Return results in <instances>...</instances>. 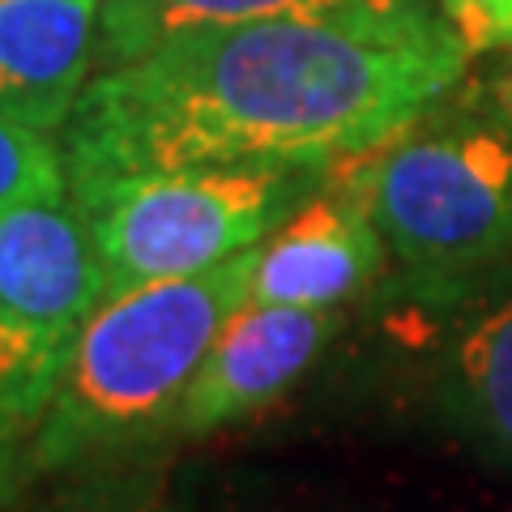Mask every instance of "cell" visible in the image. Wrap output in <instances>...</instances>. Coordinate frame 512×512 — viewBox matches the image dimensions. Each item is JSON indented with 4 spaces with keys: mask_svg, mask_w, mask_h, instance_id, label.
<instances>
[{
    "mask_svg": "<svg viewBox=\"0 0 512 512\" xmlns=\"http://www.w3.org/2000/svg\"><path fill=\"white\" fill-rule=\"evenodd\" d=\"M333 167H175L69 192L82 210L107 295L205 274L278 231Z\"/></svg>",
    "mask_w": 512,
    "mask_h": 512,
    "instance_id": "cell-4",
    "label": "cell"
},
{
    "mask_svg": "<svg viewBox=\"0 0 512 512\" xmlns=\"http://www.w3.org/2000/svg\"><path fill=\"white\" fill-rule=\"evenodd\" d=\"M103 295V265L73 197L0 218V410L13 423L35 431Z\"/></svg>",
    "mask_w": 512,
    "mask_h": 512,
    "instance_id": "cell-5",
    "label": "cell"
},
{
    "mask_svg": "<svg viewBox=\"0 0 512 512\" xmlns=\"http://www.w3.org/2000/svg\"><path fill=\"white\" fill-rule=\"evenodd\" d=\"M244 22H333L402 39L457 35L436 0H120L103 9L99 69L124 64L188 30Z\"/></svg>",
    "mask_w": 512,
    "mask_h": 512,
    "instance_id": "cell-9",
    "label": "cell"
},
{
    "mask_svg": "<svg viewBox=\"0 0 512 512\" xmlns=\"http://www.w3.org/2000/svg\"><path fill=\"white\" fill-rule=\"evenodd\" d=\"M30 478H35V470H30V431L0 410V508L18 504Z\"/></svg>",
    "mask_w": 512,
    "mask_h": 512,
    "instance_id": "cell-14",
    "label": "cell"
},
{
    "mask_svg": "<svg viewBox=\"0 0 512 512\" xmlns=\"http://www.w3.org/2000/svg\"><path fill=\"white\" fill-rule=\"evenodd\" d=\"M338 308L244 299L205 355L175 414V436H214L278 402L338 333Z\"/></svg>",
    "mask_w": 512,
    "mask_h": 512,
    "instance_id": "cell-6",
    "label": "cell"
},
{
    "mask_svg": "<svg viewBox=\"0 0 512 512\" xmlns=\"http://www.w3.org/2000/svg\"><path fill=\"white\" fill-rule=\"evenodd\" d=\"M69 197V167L52 133L0 116V218L30 201Z\"/></svg>",
    "mask_w": 512,
    "mask_h": 512,
    "instance_id": "cell-12",
    "label": "cell"
},
{
    "mask_svg": "<svg viewBox=\"0 0 512 512\" xmlns=\"http://www.w3.org/2000/svg\"><path fill=\"white\" fill-rule=\"evenodd\" d=\"M470 56L512 47V0H436Z\"/></svg>",
    "mask_w": 512,
    "mask_h": 512,
    "instance_id": "cell-13",
    "label": "cell"
},
{
    "mask_svg": "<svg viewBox=\"0 0 512 512\" xmlns=\"http://www.w3.org/2000/svg\"><path fill=\"white\" fill-rule=\"evenodd\" d=\"M103 0H0V116L64 133L99 73Z\"/></svg>",
    "mask_w": 512,
    "mask_h": 512,
    "instance_id": "cell-8",
    "label": "cell"
},
{
    "mask_svg": "<svg viewBox=\"0 0 512 512\" xmlns=\"http://www.w3.org/2000/svg\"><path fill=\"white\" fill-rule=\"evenodd\" d=\"M252 265L256 248L205 274L103 295L30 431L35 478L137 457L175 431L218 329L252 295Z\"/></svg>",
    "mask_w": 512,
    "mask_h": 512,
    "instance_id": "cell-3",
    "label": "cell"
},
{
    "mask_svg": "<svg viewBox=\"0 0 512 512\" xmlns=\"http://www.w3.org/2000/svg\"><path fill=\"white\" fill-rule=\"evenodd\" d=\"M389 265V248L363 205V192L333 163L299 210L256 244L252 295L295 308H342Z\"/></svg>",
    "mask_w": 512,
    "mask_h": 512,
    "instance_id": "cell-7",
    "label": "cell"
},
{
    "mask_svg": "<svg viewBox=\"0 0 512 512\" xmlns=\"http://www.w3.org/2000/svg\"><path fill=\"white\" fill-rule=\"evenodd\" d=\"M457 35L333 22L205 26L90 77L64 124L69 192L175 167H333L466 77Z\"/></svg>",
    "mask_w": 512,
    "mask_h": 512,
    "instance_id": "cell-1",
    "label": "cell"
},
{
    "mask_svg": "<svg viewBox=\"0 0 512 512\" xmlns=\"http://www.w3.org/2000/svg\"><path fill=\"white\" fill-rule=\"evenodd\" d=\"M444 376L466 427L512 461V295L491 299L461 325Z\"/></svg>",
    "mask_w": 512,
    "mask_h": 512,
    "instance_id": "cell-10",
    "label": "cell"
},
{
    "mask_svg": "<svg viewBox=\"0 0 512 512\" xmlns=\"http://www.w3.org/2000/svg\"><path fill=\"white\" fill-rule=\"evenodd\" d=\"M107 5H120V0H103V9H107Z\"/></svg>",
    "mask_w": 512,
    "mask_h": 512,
    "instance_id": "cell-15",
    "label": "cell"
},
{
    "mask_svg": "<svg viewBox=\"0 0 512 512\" xmlns=\"http://www.w3.org/2000/svg\"><path fill=\"white\" fill-rule=\"evenodd\" d=\"M338 171L410 291L457 303L512 286V73L461 77Z\"/></svg>",
    "mask_w": 512,
    "mask_h": 512,
    "instance_id": "cell-2",
    "label": "cell"
},
{
    "mask_svg": "<svg viewBox=\"0 0 512 512\" xmlns=\"http://www.w3.org/2000/svg\"><path fill=\"white\" fill-rule=\"evenodd\" d=\"M124 461L133 457L69 470L73 483H64L52 495H39V500H30L13 512H171L163 478L141 466L124 470Z\"/></svg>",
    "mask_w": 512,
    "mask_h": 512,
    "instance_id": "cell-11",
    "label": "cell"
}]
</instances>
